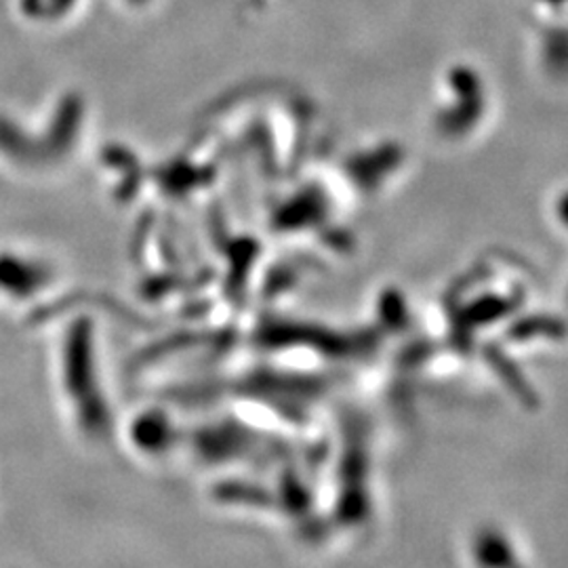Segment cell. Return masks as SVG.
Segmentation results:
<instances>
[{"mask_svg": "<svg viewBox=\"0 0 568 568\" xmlns=\"http://www.w3.org/2000/svg\"><path fill=\"white\" fill-rule=\"evenodd\" d=\"M476 554L483 568H523L514 544L499 528H487L480 532Z\"/></svg>", "mask_w": 568, "mask_h": 568, "instance_id": "6da1fadb", "label": "cell"}]
</instances>
